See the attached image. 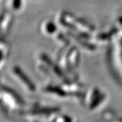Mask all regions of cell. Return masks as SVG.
Here are the masks:
<instances>
[{"label": "cell", "mask_w": 122, "mask_h": 122, "mask_svg": "<svg viewBox=\"0 0 122 122\" xmlns=\"http://www.w3.org/2000/svg\"><path fill=\"white\" fill-rule=\"evenodd\" d=\"M61 87L69 96L73 95L81 96V90L83 89V86L76 81H66V83Z\"/></svg>", "instance_id": "cell-3"}, {"label": "cell", "mask_w": 122, "mask_h": 122, "mask_svg": "<svg viewBox=\"0 0 122 122\" xmlns=\"http://www.w3.org/2000/svg\"><path fill=\"white\" fill-rule=\"evenodd\" d=\"M1 101L4 102L5 105H7L11 109L17 110L23 105L22 100L17 93L8 86L4 85L1 86Z\"/></svg>", "instance_id": "cell-1"}, {"label": "cell", "mask_w": 122, "mask_h": 122, "mask_svg": "<svg viewBox=\"0 0 122 122\" xmlns=\"http://www.w3.org/2000/svg\"><path fill=\"white\" fill-rule=\"evenodd\" d=\"M105 98V94L100 92L99 89L95 88L93 90L91 94L90 102V109L91 110L96 109L97 107L100 105Z\"/></svg>", "instance_id": "cell-5"}, {"label": "cell", "mask_w": 122, "mask_h": 122, "mask_svg": "<svg viewBox=\"0 0 122 122\" xmlns=\"http://www.w3.org/2000/svg\"><path fill=\"white\" fill-rule=\"evenodd\" d=\"M71 119L69 117H67L65 115H60L58 116L57 115L55 119H54V122H71Z\"/></svg>", "instance_id": "cell-11"}, {"label": "cell", "mask_w": 122, "mask_h": 122, "mask_svg": "<svg viewBox=\"0 0 122 122\" xmlns=\"http://www.w3.org/2000/svg\"><path fill=\"white\" fill-rule=\"evenodd\" d=\"M115 117V114L112 111H106L102 115V117L105 120H109V121L113 120Z\"/></svg>", "instance_id": "cell-10"}, {"label": "cell", "mask_w": 122, "mask_h": 122, "mask_svg": "<svg viewBox=\"0 0 122 122\" xmlns=\"http://www.w3.org/2000/svg\"><path fill=\"white\" fill-rule=\"evenodd\" d=\"M117 23L118 25L122 26V16H120L117 18Z\"/></svg>", "instance_id": "cell-13"}, {"label": "cell", "mask_w": 122, "mask_h": 122, "mask_svg": "<svg viewBox=\"0 0 122 122\" xmlns=\"http://www.w3.org/2000/svg\"><path fill=\"white\" fill-rule=\"evenodd\" d=\"M22 4V0H13L12 6L14 10H18L20 9Z\"/></svg>", "instance_id": "cell-12"}, {"label": "cell", "mask_w": 122, "mask_h": 122, "mask_svg": "<svg viewBox=\"0 0 122 122\" xmlns=\"http://www.w3.org/2000/svg\"><path fill=\"white\" fill-rule=\"evenodd\" d=\"M9 54V47L8 44L5 43L4 41H1V67L2 68L4 60L8 57Z\"/></svg>", "instance_id": "cell-7"}, {"label": "cell", "mask_w": 122, "mask_h": 122, "mask_svg": "<svg viewBox=\"0 0 122 122\" xmlns=\"http://www.w3.org/2000/svg\"><path fill=\"white\" fill-rule=\"evenodd\" d=\"M14 75L21 81L22 83L26 86L30 91H35V86L34 83L31 81L30 78L25 74V73L22 71L19 66H16L13 69Z\"/></svg>", "instance_id": "cell-4"}, {"label": "cell", "mask_w": 122, "mask_h": 122, "mask_svg": "<svg viewBox=\"0 0 122 122\" xmlns=\"http://www.w3.org/2000/svg\"><path fill=\"white\" fill-rule=\"evenodd\" d=\"M66 71L71 72L76 69L79 62V53L77 48L73 47L70 49L65 56Z\"/></svg>", "instance_id": "cell-2"}, {"label": "cell", "mask_w": 122, "mask_h": 122, "mask_svg": "<svg viewBox=\"0 0 122 122\" xmlns=\"http://www.w3.org/2000/svg\"><path fill=\"white\" fill-rule=\"evenodd\" d=\"M1 33H6L10 29V27L12 25V15L10 13L5 12V13L1 14Z\"/></svg>", "instance_id": "cell-6"}, {"label": "cell", "mask_w": 122, "mask_h": 122, "mask_svg": "<svg viewBox=\"0 0 122 122\" xmlns=\"http://www.w3.org/2000/svg\"><path fill=\"white\" fill-rule=\"evenodd\" d=\"M117 29H111L110 31L107 32V33H101L99 35H98V37H97L98 41H102V42L108 41V40L111 39V36L117 32Z\"/></svg>", "instance_id": "cell-8"}, {"label": "cell", "mask_w": 122, "mask_h": 122, "mask_svg": "<svg viewBox=\"0 0 122 122\" xmlns=\"http://www.w3.org/2000/svg\"><path fill=\"white\" fill-rule=\"evenodd\" d=\"M45 29L48 34H53L56 30V26L52 22H48L46 24Z\"/></svg>", "instance_id": "cell-9"}]
</instances>
